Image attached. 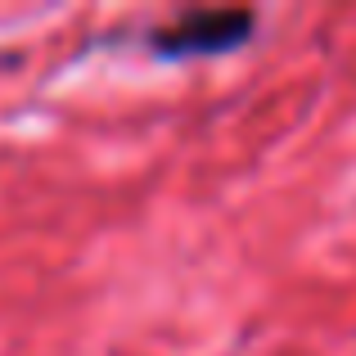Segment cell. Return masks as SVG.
Segmentation results:
<instances>
[{
    "instance_id": "6da1fadb",
    "label": "cell",
    "mask_w": 356,
    "mask_h": 356,
    "mask_svg": "<svg viewBox=\"0 0 356 356\" xmlns=\"http://www.w3.org/2000/svg\"><path fill=\"white\" fill-rule=\"evenodd\" d=\"M257 36V14L252 9H185L172 23L149 32V50L163 63H190V59H221L235 54Z\"/></svg>"
}]
</instances>
